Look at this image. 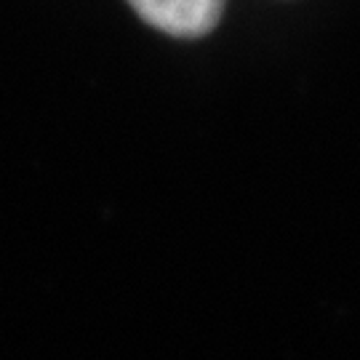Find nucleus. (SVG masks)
<instances>
[{
  "label": "nucleus",
  "instance_id": "obj_1",
  "mask_svg": "<svg viewBox=\"0 0 360 360\" xmlns=\"http://www.w3.org/2000/svg\"><path fill=\"white\" fill-rule=\"evenodd\" d=\"M144 22L174 38H200L224 11V0H129Z\"/></svg>",
  "mask_w": 360,
  "mask_h": 360
}]
</instances>
